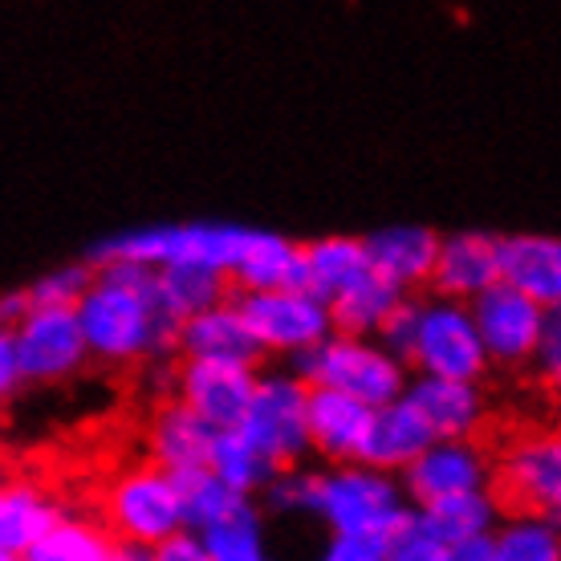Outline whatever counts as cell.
Returning <instances> with one entry per match:
<instances>
[{
    "label": "cell",
    "instance_id": "cell-1",
    "mask_svg": "<svg viewBox=\"0 0 561 561\" xmlns=\"http://www.w3.org/2000/svg\"><path fill=\"white\" fill-rule=\"evenodd\" d=\"M154 268L102 265L73 306L85 358L99 363H168L180 354V325L154 309Z\"/></svg>",
    "mask_w": 561,
    "mask_h": 561
},
{
    "label": "cell",
    "instance_id": "cell-2",
    "mask_svg": "<svg viewBox=\"0 0 561 561\" xmlns=\"http://www.w3.org/2000/svg\"><path fill=\"white\" fill-rule=\"evenodd\" d=\"M313 517L330 529V537H358L387 549L411 525L415 508L394 477L370 472L363 463H342L318 472Z\"/></svg>",
    "mask_w": 561,
    "mask_h": 561
},
{
    "label": "cell",
    "instance_id": "cell-3",
    "mask_svg": "<svg viewBox=\"0 0 561 561\" xmlns=\"http://www.w3.org/2000/svg\"><path fill=\"white\" fill-rule=\"evenodd\" d=\"M294 379L306 387H322V391H337L363 403V408L379 411L394 399H403L411 382V370L387 351H379L370 337H342L330 334L322 346L297 354L285 366Z\"/></svg>",
    "mask_w": 561,
    "mask_h": 561
},
{
    "label": "cell",
    "instance_id": "cell-4",
    "mask_svg": "<svg viewBox=\"0 0 561 561\" xmlns=\"http://www.w3.org/2000/svg\"><path fill=\"white\" fill-rule=\"evenodd\" d=\"M99 508V525L118 546L154 549L183 529L175 484L154 463H135V468H123L118 477H111V484L102 489Z\"/></svg>",
    "mask_w": 561,
    "mask_h": 561
},
{
    "label": "cell",
    "instance_id": "cell-5",
    "mask_svg": "<svg viewBox=\"0 0 561 561\" xmlns=\"http://www.w3.org/2000/svg\"><path fill=\"white\" fill-rule=\"evenodd\" d=\"M237 435L265 456L277 472L301 468L309 456V432H306V382L294 379L289 370H265L256 375L253 399L244 420L237 423Z\"/></svg>",
    "mask_w": 561,
    "mask_h": 561
},
{
    "label": "cell",
    "instance_id": "cell-6",
    "mask_svg": "<svg viewBox=\"0 0 561 561\" xmlns=\"http://www.w3.org/2000/svg\"><path fill=\"white\" fill-rule=\"evenodd\" d=\"M411 366L420 370V379L468 382V387H480L489 379L492 366L484 358L468 306L439 301V297L420 301V325H415L408 370Z\"/></svg>",
    "mask_w": 561,
    "mask_h": 561
},
{
    "label": "cell",
    "instance_id": "cell-7",
    "mask_svg": "<svg viewBox=\"0 0 561 561\" xmlns=\"http://www.w3.org/2000/svg\"><path fill=\"white\" fill-rule=\"evenodd\" d=\"M489 496L496 513L508 517H541L558 525L561 508V444L553 432H537L492 463Z\"/></svg>",
    "mask_w": 561,
    "mask_h": 561
},
{
    "label": "cell",
    "instance_id": "cell-8",
    "mask_svg": "<svg viewBox=\"0 0 561 561\" xmlns=\"http://www.w3.org/2000/svg\"><path fill=\"white\" fill-rule=\"evenodd\" d=\"M232 306L256 337L261 354L297 358L334 334L330 309L313 294H232Z\"/></svg>",
    "mask_w": 561,
    "mask_h": 561
},
{
    "label": "cell",
    "instance_id": "cell-9",
    "mask_svg": "<svg viewBox=\"0 0 561 561\" xmlns=\"http://www.w3.org/2000/svg\"><path fill=\"white\" fill-rule=\"evenodd\" d=\"M468 313H472L489 366H508V370L529 366L537 337H541V322H546V309L537 301L520 297L508 285H492L468 306Z\"/></svg>",
    "mask_w": 561,
    "mask_h": 561
},
{
    "label": "cell",
    "instance_id": "cell-10",
    "mask_svg": "<svg viewBox=\"0 0 561 561\" xmlns=\"http://www.w3.org/2000/svg\"><path fill=\"white\" fill-rule=\"evenodd\" d=\"M256 375L261 370H253V366L180 358L171 399L183 403L187 411H196L199 420L211 423L216 432H237V423L244 420L249 399H253Z\"/></svg>",
    "mask_w": 561,
    "mask_h": 561
},
{
    "label": "cell",
    "instance_id": "cell-11",
    "mask_svg": "<svg viewBox=\"0 0 561 561\" xmlns=\"http://www.w3.org/2000/svg\"><path fill=\"white\" fill-rule=\"evenodd\" d=\"M489 480L492 456L477 439H463V444H432L420 460H411L399 472V489L411 501V508H427L451 496L489 492Z\"/></svg>",
    "mask_w": 561,
    "mask_h": 561
},
{
    "label": "cell",
    "instance_id": "cell-12",
    "mask_svg": "<svg viewBox=\"0 0 561 561\" xmlns=\"http://www.w3.org/2000/svg\"><path fill=\"white\" fill-rule=\"evenodd\" d=\"M21 382H61L85 366V342L73 309H28L13 330Z\"/></svg>",
    "mask_w": 561,
    "mask_h": 561
},
{
    "label": "cell",
    "instance_id": "cell-13",
    "mask_svg": "<svg viewBox=\"0 0 561 561\" xmlns=\"http://www.w3.org/2000/svg\"><path fill=\"white\" fill-rule=\"evenodd\" d=\"M492 285H501L496 237H489V232H451V237H439L432 277H427L432 297L456 301V306H472Z\"/></svg>",
    "mask_w": 561,
    "mask_h": 561
},
{
    "label": "cell",
    "instance_id": "cell-14",
    "mask_svg": "<svg viewBox=\"0 0 561 561\" xmlns=\"http://www.w3.org/2000/svg\"><path fill=\"white\" fill-rule=\"evenodd\" d=\"M435 444V435L427 432V423L420 420V411L411 408L408 399H394L387 408L370 411L366 435L358 444L354 463H363L370 472L382 477H399L411 460H420L423 451Z\"/></svg>",
    "mask_w": 561,
    "mask_h": 561
},
{
    "label": "cell",
    "instance_id": "cell-15",
    "mask_svg": "<svg viewBox=\"0 0 561 561\" xmlns=\"http://www.w3.org/2000/svg\"><path fill=\"white\" fill-rule=\"evenodd\" d=\"M496 273H501V285L517 289L520 297L537 301L541 309H558L561 301L558 237H541V232L496 237Z\"/></svg>",
    "mask_w": 561,
    "mask_h": 561
},
{
    "label": "cell",
    "instance_id": "cell-16",
    "mask_svg": "<svg viewBox=\"0 0 561 561\" xmlns=\"http://www.w3.org/2000/svg\"><path fill=\"white\" fill-rule=\"evenodd\" d=\"M411 408L420 411V420L427 423V432L435 435V444H463L477 439V432L489 420V399L480 387L468 382H439V379H415L403 391Z\"/></svg>",
    "mask_w": 561,
    "mask_h": 561
},
{
    "label": "cell",
    "instance_id": "cell-17",
    "mask_svg": "<svg viewBox=\"0 0 561 561\" xmlns=\"http://www.w3.org/2000/svg\"><path fill=\"white\" fill-rule=\"evenodd\" d=\"M435 249H439V237L432 228L420 225H394V228H379L363 240V256L366 268L379 273L382 280H391L394 289L403 294H415L427 285L435 265Z\"/></svg>",
    "mask_w": 561,
    "mask_h": 561
},
{
    "label": "cell",
    "instance_id": "cell-18",
    "mask_svg": "<svg viewBox=\"0 0 561 561\" xmlns=\"http://www.w3.org/2000/svg\"><path fill=\"white\" fill-rule=\"evenodd\" d=\"M370 423V408L354 403L346 394L322 391V387H306V432L309 451H318L330 468L354 463L358 444Z\"/></svg>",
    "mask_w": 561,
    "mask_h": 561
},
{
    "label": "cell",
    "instance_id": "cell-19",
    "mask_svg": "<svg viewBox=\"0 0 561 561\" xmlns=\"http://www.w3.org/2000/svg\"><path fill=\"white\" fill-rule=\"evenodd\" d=\"M232 294H309L301 244L280 232H253V244L244 249L240 265L232 268Z\"/></svg>",
    "mask_w": 561,
    "mask_h": 561
},
{
    "label": "cell",
    "instance_id": "cell-20",
    "mask_svg": "<svg viewBox=\"0 0 561 561\" xmlns=\"http://www.w3.org/2000/svg\"><path fill=\"white\" fill-rule=\"evenodd\" d=\"M220 432L204 423L196 411H187L175 399H163V408L151 420V460L159 472H199L208 468L211 448H216Z\"/></svg>",
    "mask_w": 561,
    "mask_h": 561
},
{
    "label": "cell",
    "instance_id": "cell-21",
    "mask_svg": "<svg viewBox=\"0 0 561 561\" xmlns=\"http://www.w3.org/2000/svg\"><path fill=\"white\" fill-rule=\"evenodd\" d=\"M180 358H204V363H237V366H261V346L256 337L249 334L244 318L232 306V294L228 301L211 306L208 313H199L192 322L180 325Z\"/></svg>",
    "mask_w": 561,
    "mask_h": 561
},
{
    "label": "cell",
    "instance_id": "cell-22",
    "mask_svg": "<svg viewBox=\"0 0 561 561\" xmlns=\"http://www.w3.org/2000/svg\"><path fill=\"white\" fill-rule=\"evenodd\" d=\"M151 294H154V309L168 318V322L183 325L208 313L211 306L228 301L232 285L220 273H208V268L196 265H168V268H154L151 277Z\"/></svg>",
    "mask_w": 561,
    "mask_h": 561
},
{
    "label": "cell",
    "instance_id": "cell-23",
    "mask_svg": "<svg viewBox=\"0 0 561 561\" xmlns=\"http://www.w3.org/2000/svg\"><path fill=\"white\" fill-rule=\"evenodd\" d=\"M66 517L37 484H0V553L25 558Z\"/></svg>",
    "mask_w": 561,
    "mask_h": 561
},
{
    "label": "cell",
    "instance_id": "cell-24",
    "mask_svg": "<svg viewBox=\"0 0 561 561\" xmlns=\"http://www.w3.org/2000/svg\"><path fill=\"white\" fill-rule=\"evenodd\" d=\"M403 289H394L391 280H382L379 273H363V277L346 285L337 297L325 301L330 309V330L342 337H375L379 325L387 322L399 301H403Z\"/></svg>",
    "mask_w": 561,
    "mask_h": 561
},
{
    "label": "cell",
    "instance_id": "cell-25",
    "mask_svg": "<svg viewBox=\"0 0 561 561\" xmlns=\"http://www.w3.org/2000/svg\"><path fill=\"white\" fill-rule=\"evenodd\" d=\"M496 505H492L489 492H468V496H451L439 505L415 508V529L423 537H432L439 549L472 541V537H489L496 529Z\"/></svg>",
    "mask_w": 561,
    "mask_h": 561
},
{
    "label": "cell",
    "instance_id": "cell-26",
    "mask_svg": "<svg viewBox=\"0 0 561 561\" xmlns=\"http://www.w3.org/2000/svg\"><path fill=\"white\" fill-rule=\"evenodd\" d=\"M301 261H306V289L318 301H330L363 273H370L363 256V240L354 237H322L313 244H301Z\"/></svg>",
    "mask_w": 561,
    "mask_h": 561
},
{
    "label": "cell",
    "instance_id": "cell-27",
    "mask_svg": "<svg viewBox=\"0 0 561 561\" xmlns=\"http://www.w3.org/2000/svg\"><path fill=\"white\" fill-rule=\"evenodd\" d=\"M114 541L99 520L61 517L21 561H114Z\"/></svg>",
    "mask_w": 561,
    "mask_h": 561
},
{
    "label": "cell",
    "instance_id": "cell-28",
    "mask_svg": "<svg viewBox=\"0 0 561 561\" xmlns=\"http://www.w3.org/2000/svg\"><path fill=\"white\" fill-rule=\"evenodd\" d=\"M171 484H175V496H180V517L187 534H204L216 520H225L232 508H240L237 492H228L220 480L211 477L208 468L199 472H171Z\"/></svg>",
    "mask_w": 561,
    "mask_h": 561
},
{
    "label": "cell",
    "instance_id": "cell-29",
    "mask_svg": "<svg viewBox=\"0 0 561 561\" xmlns=\"http://www.w3.org/2000/svg\"><path fill=\"white\" fill-rule=\"evenodd\" d=\"M208 472L220 480L228 492H237L240 501H253L256 492L277 477V468H273L265 456H256V451L249 448L237 432H220L216 448H211Z\"/></svg>",
    "mask_w": 561,
    "mask_h": 561
},
{
    "label": "cell",
    "instance_id": "cell-30",
    "mask_svg": "<svg viewBox=\"0 0 561 561\" xmlns=\"http://www.w3.org/2000/svg\"><path fill=\"white\" fill-rule=\"evenodd\" d=\"M196 537L204 541L211 561H268L265 525H261V508L253 501H244L225 520H216L211 529H204Z\"/></svg>",
    "mask_w": 561,
    "mask_h": 561
},
{
    "label": "cell",
    "instance_id": "cell-31",
    "mask_svg": "<svg viewBox=\"0 0 561 561\" xmlns=\"http://www.w3.org/2000/svg\"><path fill=\"white\" fill-rule=\"evenodd\" d=\"M492 561H561L558 525L541 517H508L492 529Z\"/></svg>",
    "mask_w": 561,
    "mask_h": 561
},
{
    "label": "cell",
    "instance_id": "cell-32",
    "mask_svg": "<svg viewBox=\"0 0 561 561\" xmlns=\"http://www.w3.org/2000/svg\"><path fill=\"white\" fill-rule=\"evenodd\" d=\"M90 280H94V268L85 265V261H73V265H61L54 273H45L28 285V306L33 309H73L82 301V294L90 289Z\"/></svg>",
    "mask_w": 561,
    "mask_h": 561
},
{
    "label": "cell",
    "instance_id": "cell-33",
    "mask_svg": "<svg viewBox=\"0 0 561 561\" xmlns=\"http://www.w3.org/2000/svg\"><path fill=\"white\" fill-rule=\"evenodd\" d=\"M313 492H318V472L285 468L261 489V496H265L268 513H277V517H313Z\"/></svg>",
    "mask_w": 561,
    "mask_h": 561
},
{
    "label": "cell",
    "instance_id": "cell-34",
    "mask_svg": "<svg viewBox=\"0 0 561 561\" xmlns=\"http://www.w3.org/2000/svg\"><path fill=\"white\" fill-rule=\"evenodd\" d=\"M420 301L423 297L408 294L391 313H387V322L379 325V334L370 337L379 351H387L403 366H408V358H411V342H415V325H420Z\"/></svg>",
    "mask_w": 561,
    "mask_h": 561
},
{
    "label": "cell",
    "instance_id": "cell-35",
    "mask_svg": "<svg viewBox=\"0 0 561 561\" xmlns=\"http://www.w3.org/2000/svg\"><path fill=\"white\" fill-rule=\"evenodd\" d=\"M537 375L553 387L561 375V309H546V322H541V337L534 346V358H529Z\"/></svg>",
    "mask_w": 561,
    "mask_h": 561
},
{
    "label": "cell",
    "instance_id": "cell-36",
    "mask_svg": "<svg viewBox=\"0 0 561 561\" xmlns=\"http://www.w3.org/2000/svg\"><path fill=\"white\" fill-rule=\"evenodd\" d=\"M387 561H444V549L435 546L432 537H423L411 520L408 529L387 546Z\"/></svg>",
    "mask_w": 561,
    "mask_h": 561
},
{
    "label": "cell",
    "instance_id": "cell-37",
    "mask_svg": "<svg viewBox=\"0 0 561 561\" xmlns=\"http://www.w3.org/2000/svg\"><path fill=\"white\" fill-rule=\"evenodd\" d=\"M318 561H387V549L375 541H358V537H330Z\"/></svg>",
    "mask_w": 561,
    "mask_h": 561
},
{
    "label": "cell",
    "instance_id": "cell-38",
    "mask_svg": "<svg viewBox=\"0 0 561 561\" xmlns=\"http://www.w3.org/2000/svg\"><path fill=\"white\" fill-rule=\"evenodd\" d=\"M151 561H211V553L204 549V541L196 534L180 529L175 537H168V541H159L151 549Z\"/></svg>",
    "mask_w": 561,
    "mask_h": 561
},
{
    "label": "cell",
    "instance_id": "cell-39",
    "mask_svg": "<svg viewBox=\"0 0 561 561\" xmlns=\"http://www.w3.org/2000/svg\"><path fill=\"white\" fill-rule=\"evenodd\" d=\"M21 391V366L13 351V330H0V403H9Z\"/></svg>",
    "mask_w": 561,
    "mask_h": 561
},
{
    "label": "cell",
    "instance_id": "cell-40",
    "mask_svg": "<svg viewBox=\"0 0 561 561\" xmlns=\"http://www.w3.org/2000/svg\"><path fill=\"white\" fill-rule=\"evenodd\" d=\"M28 294L25 289H9V294H0V330H16V325L25 322L28 313Z\"/></svg>",
    "mask_w": 561,
    "mask_h": 561
},
{
    "label": "cell",
    "instance_id": "cell-41",
    "mask_svg": "<svg viewBox=\"0 0 561 561\" xmlns=\"http://www.w3.org/2000/svg\"><path fill=\"white\" fill-rule=\"evenodd\" d=\"M444 561H492V534L460 541V546H448L444 549Z\"/></svg>",
    "mask_w": 561,
    "mask_h": 561
},
{
    "label": "cell",
    "instance_id": "cell-42",
    "mask_svg": "<svg viewBox=\"0 0 561 561\" xmlns=\"http://www.w3.org/2000/svg\"><path fill=\"white\" fill-rule=\"evenodd\" d=\"M114 561H151V549H142V546H118V549H114Z\"/></svg>",
    "mask_w": 561,
    "mask_h": 561
},
{
    "label": "cell",
    "instance_id": "cell-43",
    "mask_svg": "<svg viewBox=\"0 0 561 561\" xmlns=\"http://www.w3.org/2000/svg\"><path fill=\"white\" fill-rule=\"evenodd\" d=\"M0 561H21V558H9V553H0Z\"/></svg>",
    "mask_w": 561,
    "mask_h": 561
}]
</instances>
